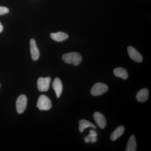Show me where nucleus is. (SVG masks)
<instances>
[{"label":"nucleus","mask_w":151,"mask_h":151,"mask_svg":"<svg viewBox=\"0 0 151 151\" xmlns=\"http://www.w3.org/2000/svg\"><path fill=\"white\" fill-rule=\"evenodd\" d=\"M97 132L93 130H91L89 131V134L84 139V141L86 143H89L92 137H97Z\"/></svg>","instance_id":"nucleus-16"},{"label":"nucleus","mask_w":151,"mask_h":151,"mask_svg":"<svg viewBox=\"0 0 151 151\" xmlns=\"http://www.w3.org/2000/svg\"><path fill=\"white\" fill-rule=\"evenodd\" d=\"M3 26L2 25L1 23L0 22V33L2 32L3 31Z\"/></svg>","instance_id":"nucleus-18"},{"label":"nucleus","mask_w":151,"mask_h":151,"mask_svg":"<svg viewBox=\"0 0 151 151\" xmlns=\"http://www.w3.org/2000/svg\"><path fill=\"white\" fill-rule=\"evenodd\" d=\"M137 150V143L134 135H132L129 139L127 144L126 151H136Z\"/></svg>","instance_id":"nucleus-14"},{"label":"nucleus","mask_w":151,"mask_h":151,"mask_svg":"<svg viewBox=\"0 0 151 151\" xmlns=\"http://www.w3.org/2000/svg\"><path fill=\"white\" fill-rule=\"evenodd\" d=\"M52 87L55 91L58 98L60 97L63 91V84L59 78H56L52 83Z\"/></svg>","instance_id":"nucleus-9"},{"label":"nucleus","mask_w":151,"mask_h":151,"mask_svg":"<svg viewBox=\"0 0 151 151\" xmlns=\"http://www.w3.org/2000/svg\"><path fill=\"white\" fill-rule=\"evenodd\" d=\"M124 132V127L123 126H119L114 130L110 136L111 139L112 141H116L118 138L120 137L123 134Z\"/></svg>","instance_id":"nucleus-12"},{"label":"nucleus","mask_w":151,"mask_h":151,"mask_svg":"<svg viewBox=\"0 0 151 151\" xmlns=\"http://www.w3.org/2000/svg\"><path fill=\"white\" fill-rule=\"evenodd\" d=\"M113 73L116 77H120L124 79H126L128 78V72L127 70L123 67L115 68L113 70Z\"/></svg>","instance_id":"nucleus-13"},{"label":"nucleus","mask_w":151,"mask_h":151,"mask_svg":"<svg viewBox=\"0 0 151 151\" xmlns=\"http://www.w3.org/2000/svg\"><path fill=\"white\" fill-rule=\"evenodd\" d=\"M108 90V87L107 85L98 82L92 86L91 90V94L93 96H100L107 92Z\"/></svg>","instance_id":"nucleus-3"},{"label":"nucleus","mask_w":151,"mask_h":151,"mask_svg":"<svg viewBox=\"0 0 151 151\" xmlns=\"http://www.w3.org/2000/svg\"><path fill=\"white\" fill-rule=\"evenodd\" d=\"M149 95L148 90L146 88H145L141 89L138 92L136 95V99L139 102L142 103L147 100Z\"/></svg>","instance_id":"nucleus-11"},{"label":"nucleus","mask_w":151,"mask_h":151,"mask_svg":"<svg viewBox=\"0 0 151 151\" xmlns=\"http://www.w3.org/2000/svg\"><path fill=\"white\" fill-rule=\"evenodd\" d=\"M37 107L42 111H48L52 108L51 100L46 95H40L38 99Z\"/></svg>","instance_id":"nucleus-2"},{"label":"nucleus","mask_w":151,"mask_h":151,"mask_svg":"<svg viewBox=\"0 0 151 151\" xmlns=\"http://www.w3.org/2000/svg\"><path fill=\"white\" fill-rule=\"evenodd\" d=\"M62 59L66 63H73L75 66L79 65L82 59L81 55L77 52H69L64 54L63 55Z\"/></svg>","instance_id":"nucleus-1"},{"label":"nucleus","mask_w":151,"mask_h":151,"mask_svg":"<svg viewBox=\"0 0 151 151\" xmlns=\"http://www.w3.org/2000/svg\"><path fill=\"white\" fill-rule=\"evenodd\" d=\"M0 86H1V85H0Z\"/></svg>","instance_id":"nucleus-19"},{"label":"nucleus","mask_w":151,"mask_h":151,"mask_svg":"<svg viewBox=\"0 0 151 151\" xmlns=\"http://www.w3.org/2000/svg\"><path fill=\"white\" fill-rule=\"evenodd\" d=\"M50 37L53 40L57 42H62L67 39L68 37L67 34L62 32H58L56 33L50 34Z\"/></svg>","instance_id":"nucleus-10"},{"label":"nucleus","mask_w":151,"mask_h":151,"mask_svg":"<svg viewBox=\"0 0 151 151\" xmlns=\"http://www.w3.org/2000/svg\"><path fill=\"white\" fill-rule=\"evenodd\" d=\"M30 46L32 59L34 60H37L40 56V52L37 46L35 40L34 39H31L30 41Z\"/></svg>","instance_id":"nucleus-8"},{"label":"nucleus","mask_w":151,"mask_h":151,"mask_svg":"<svg viewBox=\"0 0 151 151\" xmlns=\"http://www.w3.org/2000/svg\"><path fill=\"white\" fill-rule=\"evenodd\" d=\"M90 127H92L94 129H96V127H95V125L87 120L82 119L79 121V129L81 133H82L86 128Z\"/></svg>","instance_id":"nucleus-15"},{"label":"nucleus","mask_w":151,"mask_h":151,"mask_svg":"<svg viewBox=\"0 0 151 151\" xmlns=\"http://www.w3.org/2000/svg\"><path fill=\"white\" fill-rule=\"evenodd\" d=\"M9 9L7 8L4 6H0V15L5 14L9 12Z\"/></svg>","instance_id":"nucleus-17"},{"label":"nucleus","mask_w":151,"mask_h":151,"mask_svg":"<svg viewBox=\"0 0 151 151\" xmlns=\"http://www.w3.org/2000/svg\"><path fill=\"white\" fill-rule=\"evenodd\" d=\"M128 52L130 58L134 61L139 63L142 61V56L140 53L133 47H128Z\"/></svg>","instance_id":"nucleus-6"},{"label":"nucleus","mask_w":151,"mask_h":151,"mask_svg":"<svg viewBox=\"0 0 151 151\" xmlns=\"http://www.w3.org/2000/svg\"><path fill=\"white\" fill-rule=\"evenodd\" d=\"M51 82V78L50 77H40L37 80V88L40 92H47L49 88Z\"/></svg>","instance_id":"nucleus-5"},{"label":"nucleus","mask_w":151,"mask_h":151,"mask_svg":"<svg viewBox=\"0 0 151 151\" xmlns=\"http://www.w3.org/2000/svg\"><path fill=\"white\" fill-rule=\"evenodd\" d=\"M27 97L24 94L20 95L16 101L17 111L19 114L24 113L27 106Z\"/></svg>","instance_id":"nucleus-4"},{"label":"nucleus","mask_w":151,"mask_h":151,"mask_svg":"<svg viewBox=\"0 0 151 151\" xmlns=\"http://www.w3.org/2000/svg\"><path fill=\"white\" fill-rule=\"evenodd\" d=\"M93 118L100 129H103L105 128L106 125V120L103 114L99 112H95L93 115Z\"/></svg>","instance_id":"nucleus-7"}]
</instances>
